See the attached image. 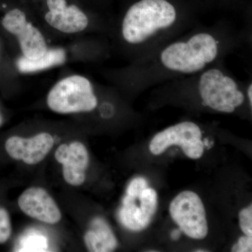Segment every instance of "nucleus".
<instances>
[{
    "mask_svg": "<svg viewBox=\"0 0 252 252\" xmlns=\"http://www.w3.org/2000/svg\"><path fill=\"white\" fill-rule=\"evenodd\" d=\"M252 84L251 81L249 83L248 86L246 88V97L248 99L249 104H250V107L252 106Z\"/></svg>",
    "mask_w": 252,
    "mask_h": 252,
    "instance_id": "20",
    "label": "nucleus"
},
{
    "mask_svg": "<svg viewBox=\"0 0 252 252\" xmlns=\"http://www.w3.org/2000/svg\"><path fill=\"white\" fill-rule=\"evenodd\" d=\"M118 217L121 223L132 231H140L147 228L152 219L144 212L140 203L137 205L136 197L127 195L123 198Z\"/></svg>",
    "mask_w": 252,
    "mask_h": 252,
    "instance_id": "13",
    "label": "nucleus"
},
{
    "mask_svg": "<svg viewBox=\"0 0 252 252\" xmlns=\"http://www.w3.org/2000/svg\"><path fill=\"white\" fill-rule=\"evenodd\" d=\"M2 122H3L2 117H1V114H0V126H1V124H2Z\"/></svg>",
    "mask_w": 252,
    "mask_h": 252,
    "instance_id": "22",
    "label": "nucleus"
},
{
    "mask_svg": "<svg viewBox=\"0 0 252 252\" xmlns=\"http://www.w3.org/2000/svg\"><path fill=\"white\" fill-rule=\"evenodd\" d=\"M65 60L66 53L64 50L50 47L45 56L39 59L32 61L23 57L18 58L16 65L21 73H32L63 64Z\"/></svg>",
    "mask_w": 252,
    "mask_h": 252,
    "instance_id": "14",
    "label": "nucleus"
},
{
    "mask_svg": "<svg viewBox=\"0 0 252 252\" xmlns=\"http://www.w3.org/2000/svg\"><path fill=\"white\" fill-rule=\"evenodd\" d=\"M54 144L52 136L47 132H41L30 138L19 136L9 137L5 143V149L11 158L32 165L42 161Z\"/></svg>",
    "mask_w": 252,
    "mask_h": 252,
    "instance_id": "9",
    "label": "nucleus"
},
{
    "mask_svg": "<svg viewBox=\"0 0 252 252\" xmlns=\"http://www.w3.org/2000/svg\"><path fill=\"white\" fill-rule=\"evenodd\" d=\"M45 4L41 24L59 35H77L102 26L93 23L85 11L67 0H46Z\"/></svg>",
    "mask_w": 252,
    "mask_h": 252,
    "instance_id": "6",
    "label": "nucleus"
},
{
    "mask_svg": "<svg viewBox=\"0 0 252 252\" xmlns=\"http://www.w3.org/2000/svg\"><path fill=\"white\" fill-rule=\"evenodd\" d=\"M12 228L9 212L6 209L0 207V244H4L11 237Z\"/></svg>",
    "mask_w": 252,
    "mask_h": 252,
    "instance_id": "15",
    "label": "nucleus"
},
{
    "mask_svg": "<svg viewBox=\"0 0 252 252\" xmlns=\"http://www.w3.org/2000/svg\"><path fill=\"white\" fill-rule=\"evenodd\" d=\"M232 252H252V236L241 237L239 239L238 243L235 244L232 248Z\"/></svg>",
    "mask_w": 252,
    "mask_h": 252,
    "instance_id": "19",
    "label": "nucleus"
},
{
    "mask_svg": "<svg viewBox=\"0 0 252 252\" xmlns=\"http://www.w3.org/2000/svg\"><path fill=\"white\" fill-rule=\"evenodd\" d=\"M198 24L170 0H139L129 6L112 31L119 48L132 63Z\"/></svg>",
    "mask_w": 252,
    "mask_h": 252,
    "instance_id": "2",
    "label": "nucleus"
},
{
    "mask_svg": "<svg viewBox=\"0 0 252 252\" xmlns=\"http://www.w3.org/2000/svg\"><path fill=\"white\" fill-rule=\"evenodd\" d=\"M250 35L248 28L240 29L230 23L198 24L112 76L115 81L142 89L188 77L223 61Z\"/></svg>",
    "mask_w": 252,
    "mask_h": 252,
    "instance_id": "1",
    "label": "nucleus"
},
{
    "mask_svg": "<svg viewBox=\"0 0 252 252\" xmlns=\"http://www.w3.org/2000/svg\"><path fill=\"white\" fill-rule=\"evenodd\" d=\"M240 226L245 235L252 236V206L243 209L239 214Z\"/></svg>",
    "mask_w": 252,
    "mask_h": 252,
    "instance_id": "16",
    "label": "nucleus"
},
{
    "mask_svg": "<svg viewBox=\"0 0 252 252\" xmlns=\"http://www.w3.org/2000/svg\"><path fill=\"white\" fill-rule=\"evenodd\" d=\"M172 220L189 238L202 240L208 233L205 207L196 193L183 191L175 197L170 205Z\"/></svg>",
    "mask_w": 252,
    "mask_h": 252,
    "instance_id": "8",
    "label": "nucleus"
},
{
    "mask_svg": "<svg viewBox=\"0 0 252 252\" xmlns=\"http://www.w3.org/2000/svg\"><path fill=\"white\" fill-rule=\"evenodd\" d=\"M86 248L91 252H114L118 242L107 222L101 218H95L91 223L90 229L84 235Z\"/></svg>",
    "mask_w": 252,
    "mask_h": 252,
    "instance_id": "12",
    "label": "nucleus"
},
{
    "mask_svg": "<svg viewBox=\"0 0 252 252\" xmlns=\"http://www.w3.org/2000/svg\"><path fill=\"white\" fill-rule=\"evenodd\" d=\"M18 204L23 213L44 223L56 224L62 218L57 204L40 187H31L25 190L18 198Z\"/></svg>",
    "mask_w": 252,
    "mask_h": 252,
    "instance_id": "11",
    "label": "nucleus"
},
{
    "mask_svg": "<svg viewBox=\"0 0 252 252\" xmlns=\"http://www.w3.org/2000/svg\"><path fill=\"white\" fill-rule=\"evenodd\" d=\"M48 107L61 114L94 112L99 99L93 81L85 76L72 74L60 79L46 97Z\"/></svg>",
    "mask_w": 252,
    "mask_h": 252,
    "instance_id": "4",
    "label": "nucleus"
},
{
    "mask_svg": "<svg viewBox=\"0 0 252 252\" xmlns=\"http://www.w3.org/2000/svg\"><path fill=\"white\" fill-rule=\"evenodd\" d=\"M55 158L63 165L64 181L72 187H80L86 181V170L89 164V155L81 142L63 144L56 149Z\"/></svg>",
    "mask_w": 252,
    "mask_h": 252,
    "instance_id": "10",
    "label": "nucleus"
},
{
    "mask_svg": "<svg viewBox=\"0 0 252 252\" xmlns=\"http://www.w3.org/2000/svg\"><path fill=\"white\" fill-rule=\"evenodd\" d=\"M1 26L17 41L21 57L34 61L41 59L49 51L44 32L23 10L18 8L10 10L1 19Z\"/></svg>",
    "mask_w": 252,
    "mask_h": 252,
    "instance_id": "5",
    "label": "nucleus"
},
{
    "mask_svg": "<svg viewBox=\"0 0 252 252\" xmlns=\"http://www.w3.org/2000/svg\"><path fill=\"white\" fill-rule=\"evenodd\" d=\"M203 133L200 126L192 122H183L158 132L151 141L149 149L154 155H160L168 147L180 146L191 159L201 158L204 152Z\"/></svg>",
    "mask_w": 252,
    "mask_h": 252,
    "instance_id": "7",
    "label": "nucleus"
},
{
    "mask_svg": "<svg viewBox=\"0 0 252 252\" xmlns=\"http://www.w3.org/2000/svg\"><path fill=\"white\" fill-rule=\"evenodd\" d=\"M46 239L41 238L39 236H31L29 237L26 240V250L24 251H42L41 249H45Z\"/></svg>",
    "mask_w": 252,
    "mask_h": 252,
    "instance_id": "18",
    "label": "nucleus"
},
{
    "mask_svg": "<svg viewBox=\"0 0 252 252\" xmlns=\"http://www.w3.org/2000/svg\"><path fill=\"white\" fill-rule=\"evenodd\" d=\"M162 87L198 96L202 107L233 114L246 102L245 86L225 67L223 61L193 75L163 83Z\"/></svg>",
    "mask_w": 252,
    "mask_h": 252,
    "instance_id": "3",
    "label": "nucleus"
},
{
    "mask_svg": "<svg viewBox=\"0 0 252 252\" xmlns=\"http://www.w3.org/2000/svg\"><path fill=\"white\" fill-rule=\"evenodd\" d=\"M0 49H1V45H0Z\"/></svg>",
    "mask_w": 252,
    "mask_h": 252,
    "instance_id": "23",
    "label": "nucleus"
},
{
    "mask_svg": "<svg viewBox=\"0 0 252 252\" xmlns=\"http://www.w3.org/2000/svg\"><path fill=\"white\" fill-rule=\"evenodd\" d=\"M181 235V231L179 230H175L172 232L171 237L173 240H178L179 238H180Z\"/></svg>",
    "mask_w": 252,
    "mask_h": 252,
    "instance_id": "21",
    "label": "nucleus"
},
{
    "mask_svg": "<svg viewBox=\"0 0 252 252\" xmlns=\"http://www.w3.org/2000/svg\"><path fill=\"white\" fill-rule=\"evenodd\" d=\"M147 181L142 177H137L131 181L126 190V195L131 197L140 195L144 189L148 188Z\"/></svg>",
    "mask_w": 252,
    "mask_h": 252,
    "instance_id": "17",
    "label": "nucleus"
}]
</instances>
